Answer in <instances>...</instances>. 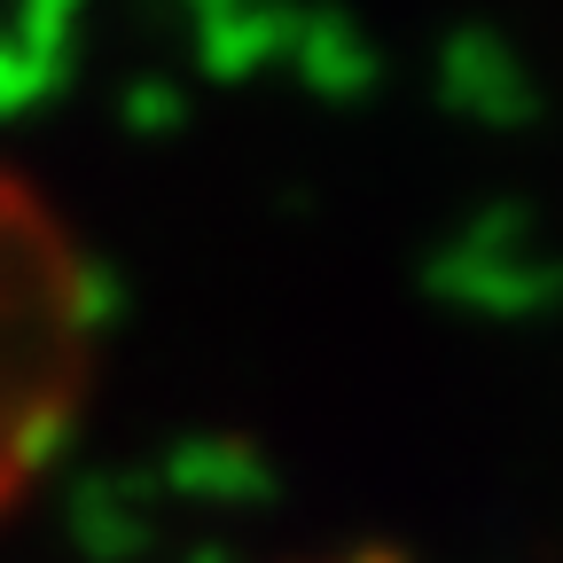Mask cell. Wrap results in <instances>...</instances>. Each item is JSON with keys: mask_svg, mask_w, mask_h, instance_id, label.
<instances>
[{"mask_svg": "<svg viewBox=\"0 0 563 563\" xmlns=\"http://www.w3.org/2000/svg\"><path fill=\"white\" fill-rule=\"evenodd\" d=\"M102 282L70 220L0 165V517L55 470L95 391Z\"/></svg>", "mask_w": 563, "mask_h": 563, "instance_id": "1", "label": "cell"}]
</instances>
